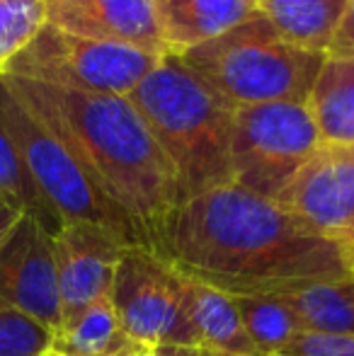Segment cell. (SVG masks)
Returning <instances> with one entry per match:
<instances>
[{
  "mask_svg": "<svg viewBox=\"0 0 354 356\" xmlns=\"http://www.w3.org/2000/svg\"><path fill=\"white\" fill-rule=\"evenodd\" d=\"M166 248L179 269L226 293H279L347 274L335 240L236 182L187 199Z\"/></svg>",
  "mask_w": 354,
  "mask_h": 356,
  "instance_id": "obj_1",
  "label": "cell"
},
{
  "mask_svg": "<svg viewBox=\"0 0 354 356\" xmlns=\"http://www.w3.org/2000/svg\"><path fill=\"white\" fill-rule=\"evenodd\" d=\"M3 80L134 230L166 243L168 223L182 207V189L172 163L134 104L119 95L78 92L8 75Z\"/></svg>",
  "mask_w": 354,
  "mask_h": 356,
  "instance_id": "obj_2",
  "label": "cell"
},
{
  "mask_svg": "<svg viewBox=\"0 0 354 356\" xmlns=\"http://www.w3.org/2000/svg\"><path fill=\"white\" fill-rule=\"evenodd\" d=\"M172 163L187 199L231 179L233 107L177 54L163 51L153 71L127 95Z\"/></svg>",
  "mask_w": 354,
  "mask_h": 356,
  "instance_id": "obj_3",
  "label": "cell"
},
{
  "mask_svg": "<svg viewBox=\"0 0 354 356\" xmlns=\"http://www.w3.org/2000/svg\"><path fill=\"white\" fill-rule=\"evenodd\" d=\"M179 58L233 107H246L308 102L328 56L291 44L265 15L255 13Z\"/></svg>",
  "mask_w": 354,
  "mask_h": 356,
  "instance_id": "obj_4",
  "label": "cell"
},
{
  "mask_svg": "<svg viewBox=\"0 0 354 356\" xmlns=\"http://www.w3.org/2000/svg\"><path fill=\"white\" fill-rule=\"evenodd\" d=\"M323 150L308 102L236 107L231 131V179L265 199H277Z\"/></svg>",
  "mask_w": 354,
  "mask_h": 356,
  "instance_id": "obj_5",
  "label": "cell"
},
{
  "mask_svg": "<svg viewBox=\"0 0 354 356\" xmlns=\"http://www.w3.org/2000/svg\"><path fill=\"white\" fill-rule=\"evenodd\" d=\"M161 54L78 37L44 24L0 75L56 85L78 92L127 97L158 63Z\"/></svg>",
  "mask_w": 354,
  "mask_h": 356,
  "instance_id": "obj_6",
  "label": "cell"
},
{
  "mask_svg": "<svg viewBox=\"0 0 354 356\" xmlns=\"http://www.w3.org/2000/svg\"><path fill=\"white\" fill-rule=\"evenodd\" d=\"M0 127L10 136L15 150L22 158L27 172L37 182L51 209L63 223L88 220L131 235L134 225L129 218L90 182V177L63 148V143L15 97L0 75Z\"/></svg>",
  "mask_w": 354,
  "mask_h": 356,
  "instance_id": "obj_7",
  "label": "cell"
},
{
  "mask_svg": "<svg viewBox=\"0 0 354 356\" xmlns=\"http://www.w3.org/2000/svg\"><path fill=\"white\" fill-rule=\"evenodd\" d=\"M187 274L151 245L131 243L122 252L112 282V303L131 344L153 352L163 344L182 300Z\"/></svg>",
  "mask_w": 354,
  "mask_h": 356,
  "instance_id": "obj_8",
  "label": "cell"
},
{
  "mask_svg": "<svg viewBox=\"0 0 354 356\" xmlns=\"http://www.w3.org/2000/svg\"><path fill=\"white\" fill-rule=\"evenodd\" d=\"M0 298L32 315L54 334L61 332L54 235L27 213L0 240Z\"/></svg>",
  "mask_w": 354,
  "mask_h": 356,
  "instance_id": "obj_9",
  "label": "cell"
},
{
  "mask_svg": "<svg viewBox=\"0 0 354 356\" xmlns=\"http://www.w3.org/2000/svg\"><path fill=\"white\" fill-rule=\"evenodd\" d=\"M127 245H131L127 235L88 220L63 223L54 235L61 330L71 325L88 305L112 291L114 272Z\"/></svg>",
  "mask_w": 354,
  "mask_h": 356,
  "instance_id": "obj_10",
  "label": "cell"
},
{
  "mask_svg": "<svg viewBox=\"0 0 354 356\" xmlns=\"http://www.w3.org/2000/svg\"><path fill=\"white\" fill-rule=\"evenodd\" d=\"M274 202L328 238L354 230V160L345 148L323 145Z\"/></svg>",
  "mask_w": 354,
  "mask_h": 356,
  "instance_id": "obj_11",
  "label": "cell"
},
{
  "mask_svg": "<svg viewBox=\"0 0 354 356\" xmlns=\"http://www.w3.org/2000/svg\"><path fill=\"white\" fill-rule=\"evenodd\" d=\"M47 24L78 37L163 54L153 0H44Z\"/></svg>",
  "mask_w": 354,
  "mask_h": 356,
  "instance_id": "obj_12",
  "label": "cell"
},
{
  "mask_svg": "<svg viewBox=\"0 0 354 356\" xmlns=\"http://www.w3.org/2000/svg\"><path fill=\"white\" fill-rule=\"evenodd\" d=\"M163 344H179V347H194L204 349V352L257 356L231 296L192 274H187L182 300L172 315Z\"/></svg>",
  "mask_w": 354,
  "mask_h": 356,
  "instance_id": "obj_13",
  "label": "cell"
},
{
  "mask_svg": "<svg viewBox=\"0 0 354 356\" xmlns=\"http://www.w3.org/2000/svg\"><path fill=\"white\" fill-rule=\"evenodd\" d=\"M163 49L184 54L246 22L257 13V0H153Z\"/></svg>",
  "mask_w": 354,
  "mask_h": 356,
  "instance_id": "obj_14",
  "label": "cell"
},
{
  "mask_svg": "<svg viewBox=\"0 0 354 356\" xmlns=\"http://www.w3.org/2000/svg\"><path fill=\"white\" fill-rule=\"evenodd\" d=\"M301 323L303 334H354V277L316 279L272 293Z\"/></svg>",
  "mask_w": 354,
  "mask_h": 356,
  "instance_id": "obj_15",
  "label": "cell"
},
{
  "mask_svg": "<svg viewBox=\"0 0 354 356\" xmlns=\"http://www.w3.org/2000/svg\"><path fill=\"white\" fill-rule=\"evenodd\" d=\"M347 3L350 0H257V13L291 44L328 56Z\"/></svg>",
  "mask_w": 354,
  "mask_h": 356,
  "instance_id": "obj_16",
  "label": "cell"
},
{
  "mask_svg": "<svg viewBox=\"0 0 354 356\" xmlns=\"http://www.w3.org/2000/svg\"><path fill=\"white\" fill-rule=\"evenodd\" d=\"M308 107L318 124L323 145H354V58L328 56Z\"/></svg>",
  "mask_w": 354,
  "mask_h": 356,
  "instance_id": "obj_17",
  "label": "cell"
},
{
  "mask_svg": "<svg viewBox=\"0 0 354 356\" xmlns=\"http://www.w3.org/2000/svg\"><path fill=\"white\" fill-rule=\"evenodd\" d=\"M241 315L257 356H279L298 334L301 323L282 298L272 293H228Z\"/></svg>",
  "mask_w": 354,
  "mask_h": 356,
  "instance_id": "obj_18",
  "label": "cell"
},
{
  "mask_svg": "<svg viewBox=\"0 0 354 356\" xmlns=\"http://www.w3.org/2000/svg\"><path fill=\"white\" fill-rule=\"evenodd\" d=\"M129 344L117 310L112 291L88 305L71 325L54 334V352L58 356H114Z\"/></svg>",
  "mask_w": 354,
  "mask_h": 356,
  "instance_id": "obj_19",
  "label": "cell"
},
{
  "mask_svg": "<svg viewBox=\"0 0 354 356\" xmlns=\"http://www.w3.org/2000/svg\"><path fill=\"white\" fill-rule=\"evenodd\" d=\"M0 199L8 202L10 207H15L17 211L37 218L51 235H56L61 230V216L54 211L51 204L39 192L37 182L27 172L22 158L15 150V145L3 127H0Z\"/></svg>",
  "mask_w": 354,
  "mask_h": 356,
  "instance_id": "obj_20",
  "label": "cell"
},
{
  "mask_svg": "<svg viewBox=\"0 0 354 356\" xmlns=\"http://www.w3.org/2000/svg\"><path fill=\"white\" fill-rule=\"evenodd\" d=\"M44 24V0H0V73Z\"/></svg>",
  "mask_w": 354,
  "mask_h": 356,
  "instance_id": "obj_21",
  "label": "cell"
},
{
  "mask_svg": "<svg viewBox=\"0 0 354 356\" xmlns=\"http://www.w3.org/2000/svg\"><path fill=\"white\" fill-rule=\"evenodd\" d=\"M51 347V330L0 298V356H44Z\"/></svg>",
  "mask_w": 354,
  "mask_h": 356,
  "instance_id": "obj_22",
  "label": "cell"
},
{
  "mask_svg": "<svg viewBox=\"0 0 354 356\" xmlns=\"http://www.w3.org/2000/svg\"><path fill=\"white\" fill-rule=\"evenodd\" d=\"M279 356H354V334H298Z\"/></svg>",
  "mask_w": 354,
  "mask_h": 356,
  "instance_id": "obj_23",
  "label": "cell"
},
{
  "mask_svg": "<svg viewBox=\"0 0 354 356\" xmlns=\"http://www.w3.org/2000/svg\"><path fill=\"white\" fill-rule=\"evenodd\" d=\"M328 56L354 58V0L347 3V13H345V17H342V24H340V29H337L335 39H332Z\"/></svg>",
  "mask_w": 354,
  "mask_h": 356,
  "instance_id": "obj_24",
  "label": "cell"
},
{
  "mask_svg": "<svg viewBox=\"0 0 354 356\" xmlns=\"http://www.w3.org/2000/svg\"><path fill=\"white\" fill-rule=\"evenodd\" d=\"M337 243V250H340V259L345 264L347 274H354V230H347V233L332 238Z\"/></svg>",
  "mask_w": 354,
  "mask_h": 356,
  "instance_id": "obj_25",
  "label": "cell"
},
{
  "mask_svg": "<svg viewBox=\"0 0 354 356\" xmlns=\"http://www.w3.org/2000/svg\"><path fill=\"white\" fill-rule=\"evenodd\" d=\"M19 216H22V211H17L15 207H10L8 202H3V199H0V240L10 233V228L17 223Z\"/></svg>",
  "mask_w": 354,
  "mask_h": 356,
  "instance_id": "obj_26",
  "label": "cell"
},
{
  "mask_svg": "<svg viewBox=\"0 0 354 356\" xmlns=\"http://www.w3.org/2000/svg\"><path fill=\"white\" fill-rule=\"evenodd\" d=\"M202 349L194 347H179V344H158L151 356H199Z\"/></svg>",
  "mask_w": 354,
  "mask_h": 356,
  "instance_id": "obj_27",
  "label": "cell"
},
{
  "mask_svg": "<svg viewBox=\"0 0 354 356\" xmlns=\"http://www.w3.org/2000/svg\"><path fill=\"white\" fill-rule=\"evenodd\" d=\"M114 356H151V352H146V349H141V347H136V344H131L129 342L124 349H119Z\"/></svg>",
  "mask_w": 354,
  "mask_h": 356,
  "instance_id": "obj_28",
  "label": "cell"
},
{
  "mask_svg": "<svg viewBox=\"0 0 354 356\" xmlns=\"http://www.w3.org/2000/svg\"><path fill=\"white\" fill-rule=\"evenodd\" d=\"M199 356H241V354H223V352H204L202 349V354Z\"/></svg>",
  "mask_w": 354,
  "mask_h": 356,
  "instance_id": "obj_29",
  "label": "cell"
},
{
  "mask_svg": "<svg viewBox=\"0 0 354 356\" xmlns=\"http://www.w3.org/2000/svg\"><path fill=\"white\" fill-rule=\"evenodd\" d=\"M347 150V155H350V158L354 160V145H350V148H345Z\"/></svg>",
  "mask_w": 354,
  "mask_h": 356,
  "instance_id": "obj_30",
  "label": "cell"
},
{
  "mask_svg": "<svg viewBox=\"0 0 354 356\" xmlns=\"http://www.w3.org/2000/svg\"><path fill=\"white\" fill-rule=\"evenodd\" d=\"M44 356H58L56 352H54V349H51V352H49V354H44Z\"/></svg>",
  "mask_w": 354,
  "mask_h": 356,
  "instance_id": "obj_31",
  "label": "cell"
},
{
  "mask_svg": "<svg viewBox=\"0 0 354 356\" xmlns=\"http://www.w3.org/2000/svg\"><path fill=\"white\" fill-rule=\"evenodd\" d=\"M352 277H354V274H352Z\"/></svg>",
  "mask_w": 354,
  "mask_h": 356,
  "instance_id": "obj_32",
  "label": "cell"
}]
</instances>
